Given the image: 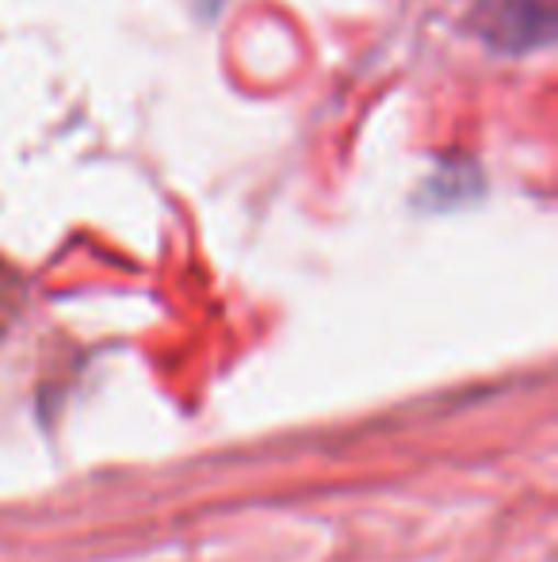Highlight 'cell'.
Returning a JSON list of instances; mask_svg holds the SVG:
<instances>
[{
    "mask_svg": "<svg viewBox=\"0 0 558 562\" xmlns=\"http://www.w3.org/2000/svg\"><path fill=\"white\" fill-rule=\"evenodd\" d=\"M23 299H27V288H23V276L15 272L12 265L0 260V334L20 318Z\"/></svg>",
    "mask_w": 558,
    "mask_h": 562,
    "instance_id": "1",
    "label": "cell"
}]
</instances>
